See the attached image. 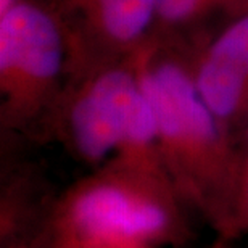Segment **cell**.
Masks as SVG:
<instances>
[{"label":"cell","mask_w":248,"mask_h":248,"mask_svg":"<svg viewBox=\"0 0 248 248\" xmlns=\"http://www.w3.org/2000/svg\"><path fill=\"white\" fill-rule=\"evenodd\" d=\"M155 115L163 168L186 205L211 227L234 186L240 153L203 100L192 69L147 41L129 53Z\"/></svg>","instance_id":"1"},{"label":"cell","mask_w":248,"mask_h":248,"mask_svg":"<svg viewBox=\"0 0 248 248\" xmlns=\"http://www.w3.org/2000/svg\"><path fill=\"white\" fill-rule=\"evenodd\" d=\"M184 206L168 177L108 161L53 203L48 240L181 245L188 235Z\"/></svg>","instance_id":"2"},{"label":"cell","mask_w":248,"mask_h":248,"mask_svg":"<svg viewBox=\"0 0 248 248\" xmlns=\"http://www.w3.org/2000/svg\"><path fill=\"white\" fill-rule=\"evenodd\" d=\"M60 132L69 152L91 166L116 161L168 177L155 115L131 55L84 79L64 103Z\"/></svg>","instance_id":"3"},{"label":"cell","mask_w":248,"mask_h":248,"mask_svg":"<svg viewBox=\"0 0 248 248\" xmlns=\"http://www.w3.org/2000/svg\"><path fill=\"white\" fill-rule=\"evenodd\" d=\"M69 46L62 18L44 5L21 0L0 15L3 124L24 126L55 100Z\"/></svg>","instance_id":"4"},{"label":"cell","mask_w":248,"mask_h":248,"mask_svg":"<svg viewBox=\"0 0 248 248\" xmlns=\"http://www.w3.org/2000/svg\"><path fill=\"white\" fill-rule=\"evenodd\" d=\"M192 78L203 100L227 131L248 123V8L203 48Z\"/></svg>","instance_id":"5"},{"label":"cell","mask_w":248,"mask_h":248,"mask_svg":"<svg viewBox=\"0 0 248 248\" xmlns=\"http://www.w3.org/2000/svg\"><path fill=\"white\" fill-rule=\"evenodd\" d=\"M93 41L113 50L136 52L156 23L155 0H55Z\"/></svg>","instance_id":"6"},{"label":"cell","mask_w":248,"mask_h":248,"mask_svg":"<svg viewBox=\"0 0 248 248\" xmlns=\"http://www.w3.org/2000/svg\"><path fill=\"white\" fill-rule=\"evenodd\" d=\"M156 23L166 26H190L216 12L239 15L248 8V0H155Z\"/></svg>","instance_id":"7"},{"label":"cell","mask_w":248,"mask_h":248,"mask_svg":"<svg viewBox=\"0 0 248 248\" xmlns=\"http://www.w3.org/2000/svg\"><path fill=\"white\" fill-rule=\"evenodd\" d=\"M213 229L224 240H235L248 234V148L240 156L231 195Z\"/></svg>","instance_id":"8"},{"label":"cell","mask_w":248,"mask_h":248,"mask_svg":"<svg viewBox=\"0 0 248 248\" xmlns=\"http://www.w3.org/2000/svg\"><path fill=\"white\" fill-rule=\"evenodd\" d=\"M47 248H152L129 242H107V240H48Z\"/></svg>","instance_id":"9"},{"label":"cell","mask_w":248,"mask_h":248,"mask_svg":"<svg viewBox=\"0 0 248 248\" xmlns=\"http://www.w3.org/2000/svg\"><path fill=\"white\" fill-rule=\"evenodd\" d=\"M19 2H21V0H0V15L7 13L8 10H12L15 5Z\"/></svg>","instance_id":"10"},{"label":"cell","mask_w":248,"mask_h":248,"mask_svg":"<svg viewBox=\"0 0 248 248\" xmlns=\"http://www.w3.org/2000/svg\"><path fill=\"white\" fill-rule=\"evenodd\" d=\"M244 136H245V142H247V148H248V123L245 124V127H244Z\"/></svg>","instance_id":"11"}]
</instances>
